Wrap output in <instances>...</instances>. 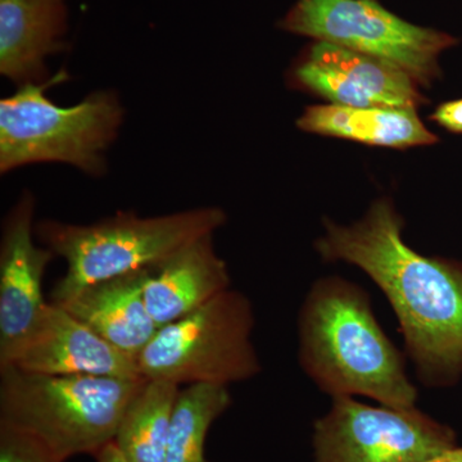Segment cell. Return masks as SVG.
<instances>
[{"mask_svg": "<svg viewBox=\"0 0 462 462\" xmlns=\"http://www.w3.org/2000/svg\"><path fill=\"white\" fill-rule=\"evenodd\" d=\"M403 225L384 197L349 226L325 220L316 249L325 261L355 264L372 278L397 316L420 382L447 387L462 375V263L413 251Z\"/></svg>", "mask_w": 462, "mask_h": 462, "instance_id": "obj_1", "label": "cell"}, {"mask_svg": "<svg viewBox=\"0 0 462 462\" xmlns=\"http://www.w3.org/2000/svg\"><path fill=\"white\" fill-rule=\"evenodd\" d=\"M298 328L300 366L322 392L415 407L418 389L364 289L339 276L320 279L305 298Z\"/></svg>", "mask_w": 462, "mask_h": 462, "instance_id": "obj_2", "label": "cell"}, {"mask_svg": "<svg viewBox=\"0 0 462 462\" xmlns=\"http://www.w3.org/2000/svg\"><path fill=\"white\" fill-rule=\"evenodd\" d=\"M225 223L226 214L215 206L149 217L117 212L85 225L39 221L36 238L67 264L51 291V302H66L96 282L157 266Z\"/></svg>", "mask_w": 462, "mask_h": 462, "instance_id": "obj_3", "label": "cell"}, {"mask_svg": "<svg viewBox=\"0 0 462 462\" xmlns=\"http://www.w3.org/2000/svg\"><path fill=\"white\" fill-rule=\"evenodd\" d=\"M69 80L60 69L42 84L17 87L0 100V172L39 163H63L91 178L107 173V153L117 141L125 109L117 91L97 90L62 107L47 96Z\"/></svg>", "mask_w": 462, "mask_h": 462, "instance_id": "obj_4", "label": "cell"}, {"mask_svg": "<svg viewBox=\"0 0 462 462\" xmlns=\"http://www.w3.org/2000/svg\"><path fill=\"white\" fill-rule=\"evenodd\" d=\"M145 378L45 375L0 369V421L29 431L62 460L94 456L115 439Z\"/></svg>", "mask_w": 462, "mask_h": 462, "instance_id": "obj_5", "label": "cell"}, {"mask_svg": "<svg viewBox=\"0 0 462 462\" xmlns=\"http://www.w3.org/2000/svg\"><path fill=\"white\" fill-rule=\"evenodd\" d=\"M254 307L234 289L179 320L158 328L136 358L145 379L181 385L227 387L261 373L252 343Z\"/></svg>", "mask_w": 462, "mask_h": 462, "instance_id": "obj_6", "label": "cell"}, {"mask_svg": "<svg viewBox=\"0 0 462 462\" xmlns=\"http://www.w3.org/2000/svg\"><path fill=\"white\" fill-rule=\"evenodd\" d=\"M279 27L315 42L378 58L430 87L439 76V57L457 39L407 23L379 0H297Z\"/></svg>", "mask_w": 462, "mask_h": 462, "instance_id": "obj_7", "label": "cell"}, {"mask_svg": "<svg viewBox=\"0 0 462 462\" xmlns=\"http://www.w3.org/2000/svg\"><path fill=\"white\" fill-rule=\"evenodd\" d=\"M454 431L411 409L334 398L316 421L315 462H422L455 448Z\"/></svg>", "mask_w": 462, "mask_h": 462, "instance_id": "obj_8", "label": "cell"}, {"mask_svg": "<svg viewBox=\"0 0 462 462\" xmlns=\"http://www.w3.org/2000/svg\"><path fill=\"white\" fill-rule=\"evenodd\" d=\"M36 199L21 194L2 224L0 238V369L8 366L41 320L48 302L42 279L54 254L35 242Z\"/></svg>", "mask_w": 462, "mask_h": 462, "instance_id": "obj_9", "label": "cell"}, {"mask_svg": "<svg viewBox=\"0 0 462 462\" xmlns=\"http://www.w3.org/2000/svg\"><path fill=\"white\" fill-rule=\"evenodd\" d=\"M291 83L346 107L418 108L427 103L415 80L391 63L315 42L291 69Z\"/></svg>", "mask_w": 462, "mask_h": 462, "instance_id": "obj_10", "label": "cell"}, {"mask_svg": "<svg viewBox=\"0 0 462 462\" xmlns=\"http://www.w3.org/2000/svg\"><path fill=\"white\" fill-rule=\"evenodd\" d=\"M8 366L45 375L143 378L135 358L53 302L45 307L35 329Z\"/></svg>", "mask_w": 462, "mask_h": 462, "instance_id": "obj_11", "label": "cell"}, {"mask_svg": "<svg viewBox=\"0 0 462 462\" xmlns=\"http://www.w3.org/2000/svg\"><path fill=\"white\" fill-rule=\"evenodd\" d=\"M71 0H0V74L21 87L50 80L67 50Z\"/></svg>", "mask_w": 462, "mask_h": 462, "instance_id": "obj_12", "label": "cell"}, {"mask_svg": "<svg viewBox=\"0 0 462 462\" xmlns=\"http://www.w3.org/2000/svg\"><path fill=\"white\" fill-rule=\"evenodd\" d=\"M227 264L218 256L214 234L203 236L157 264L145 282L149 314L165 327L230 289Z\"/></svg>", "mask_w": 462, "mask_h": 462, "instance_id": "obj_13", "label": "cell"}, {"mask_svg": "<svg viewBox=\"0 0 462 462\" xmlns=\"http://www.w3.org/2000/svg\"><path fill=\"white\" fill-rule=\"evenodd\" d=\"M153 267L96 282L57 305L136 360L158 330L144 297L145 282Z\"/></svg>", "mask_w": 462, "mask_h": 462, "instance_id": "obj_14", "label": "cell"}, {"mask_svg": "<svg viewBox=\"0 0 462 462\" xmlns=\"http://www.w3.org/2000/svg\"><path fill=\"white\" fill-rule=\"evenodd\" d=\"M297 126L306 133L373 147L404 149L438 142L422 124L416 108L311 106L298 118Z\"/></svg>", "mask_w": 462, "mask_h": 462, "instance_id": "obj_15", "label": "cell"}, {"mask_svg": "<svg viewBox=\"0 0 462 462\" xmlns=\"http://www.w3.org/2000/svg\"><path fill=\"white\" fill-rule=\"evenodd\" d=\"M180 387L145 379L125 410L114 443L130 462H165L167 442Z\"/></svg>", "mask_w": 462, "mask_h": 462, "instance_id": "obj_16", "label": "cell"}, {"mask_svg": "<svg viewBox=\"0 0 462 462\" xmlns=\"http://www.w3.org/2000/svg\"><path fill=\"white\" fill-rule=\"evenodd\" d=\"M231 402L227 387L189 385L181 389L173 411L165 462H211L206 457L207 436Z\"/></svg>", "mask_w": 462, "mask_h": 462, "instance_id": "obj_17", "label": "cell"}, {"mask_svg": "<svg viewBox=\"0 0 462 462\" xmlns=\"http://www.w3.org/2000/svg\"><path fill=\"white\" fill-rule=\"evenodd\" d=\"M0 462H65L38 437L0 421Z\"/></svg>", "mask_w": 462, "mask_h": 462, "instance_id": "obj_18", "label": "cell"}, {"mask_svg": "<svg viewBox=\"0 0 462 462\" xmlns=\"http://www.w3.org/2000/svg\"><path fill=\"white\" fill-rule=\"evenodd\" d=\"M430 120L448 132L462 134V99L443 103L430 116Z\"/></svg>", "mask_w": 462, "mask_h": 462, "instance_id": "obj_19", "label": "cell"}, {"mask_svg": "<svg viewBox=\"0 0 462 462\" xmlns=\"http://www.w3.org/2000/svg\"><path fill=\"white\" fill-rule=\"evenodd\" d=\"M93 457L96 462H130L121 454L120 449L115 445L114 440L103 447V448H100Z\"/></svg>", "mask_w": 462, "mask_h": 462, "instance_id": "obj_20", "label": "cell"}, {"mask_svg": "<svg viewBox=\"0 0 462 462\" xmlns=\"http://www.w3.org/2000/svg\"><path fill=\"white\" fill-rule=\"evenodd\" d=\"M422 462H462V447H455L445 454L438 455Z\"/></svg>", "mask_w": 462, "mask_h": 462, "instance_id": "obj_21", "label": "cell"}]
</instances>
